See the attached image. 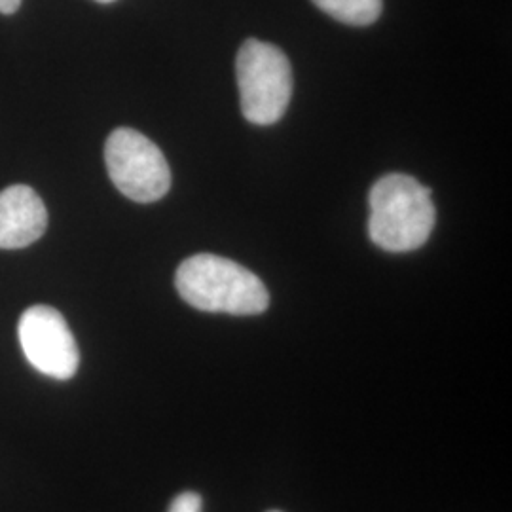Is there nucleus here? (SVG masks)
Instances as JSON below:
<instances>
[{
    "label": "nucleus",
    "instance_id": "1",
    "mask_svg": "<svg viewBox=\"0 0 512 512\" xmlns=\"http://www.w3.org/2000/svg\"><path fill=\"white\" fill-rule=\"evenodd\" d=\"M368 236L384 251H416L431 236L437 211L431 190L403 173L385 175L372 186Z\"/></svg>",
    "mask_w": 512,
    "mask_h": 512
},
{
    "label": "nucleus",
    "instance_id": "2",
    "mask_svg": "<svg viewBox=\"0 0 512 512\" xmlns=\"http://www.w3.org/2000/svg\"><path fill=\"white\" fill-rule=\"evenodd\" d=\"M175 287L196 310L228 315H258L270 306L266 285L247 268L222 256H190L175 274Z\"/></svg>",
    "mask_w": 512,
    "mask_h": 512
},
{
    "label": "nucleus",
    "instance_id": "3",
    "mask_svg": "<svg viewBox=\"0 0 512 512\" xmlns=\"http://www.w3.org/2000/svg\"><path fill=\"white\" fill-rule=\"evenodd\" d=\"M243 116L256 126L279 122L293 95V69L277 46L249 38L236 59Z\"/></svg>",
    "mask_w": 512,
    "mask_h": 512
},
{
    "label": "nucleus",
    "instance_id": "4",
    "mask_svg": "<svg viewBox=\"0 0 512 512\" xmlns=\"http://www.w3.org/2000/svg\"><path fill=\"white\" fill-rule=\"evenodd\" d=\"M105 162L110 181L133 202H158L169 192L171 171L164 152L135 129L110 133Z\"/></svg>",
    "mask_w": 512,
    "mask_h": 512
},
{
    "label": "nucleus",
    "instance_id": "5",
    "mask_svg": "<svg viewBox=\"0 0 512 512\" xmlns=\"http://www.w3.org/2000/svg\"><path fill=\"white\" fill-rule=\"evenodd\" d=\"M19 344L31 366L54 380H71L80 366V353L65 317L50 306L23 311Z\"/></svg>",
    "mask_w": 512,
    "mask_h": 512
},
{
    "label": "nucleus",
    "instance_id": "6",
    "mask_svg": "<svg viewBox=\"0 0 512 512\" xmlns=\"http://www.w3.org/2000/svg\"><path fill=\"white\" fill-rule=\"evenodd\" d=\"M46 228V205L31 186L16 184L0 192V249L29 247Z\"/></svg>",
    "mask_w": 512,
    "mask_h": 512
},
{
    "label": "nucleus",
    "instance_id": "7",
    "mask_svg": "<svg viewBox=\"0 0 512 512\" xmlns=\"http://www.w3.org/2000/svg\"><path fill=\"white\" fill-rule=\"evenodd\" d=\"M313 4L330 18L355 27L372 25L382 14V0H313Z\"/></svg>",
    "mask_w": 512,
    "mask_h": 512
},
{
    "label": "nucleus",
    "instance_id": "8",
    "mask_svg": "<svg viewBox=\"0 0 512 512\" xmlns=\"http://www.w3.org/2000/svg\"><path fill=\"white\" fill-rule=\"evenodd\" d=\"M202 509V495L196 492H184L173 499L169 512H202Z\"/></svg>",
    "mask_w": 512,
    "mask_h": 512
},
{
    "label": "nucleus",
    "instance_id": "9",
    "mask_svg": "<svg viewBox=\"0 0 512 512\" xmlns=\"http://www.w3.org/2000/svg\"><path fill=\"white\" fill-rule=\"evenodd\" d=\"M21 0H0V14H14L18 12Z\"/></svg>",
    "mask_w": 512,
    "mask_h": 512
},
{
    "label": "nucleus",
    "instance_id": "10",
    "mask_svg": "<svg viewBox=\"0 0 512 512\" xmlns=\"http://www.w3.org/2000/svg\"><path fill=\"white\" fill-rule=\"evenodd\" d=\"M97 2H101V4H110V2H114V0H97Z\"/></svg>",
    "mask_w": 512,
    "mask_h": 512
},
{
    "label": "nucleus",
    "instance_id": "11",
    "mask_svg": "<svg viewBox=\"0 0 512 512\" xmlns=\"http://www.w3.org/2000/svg\"><path fill=\"white\" fill-rule=\"evenodd\" d=\"M268 512H281V511H268Z\"/></svg>",
    "mask_w": 512,
    "mask_h": 512
}]
</instances>
